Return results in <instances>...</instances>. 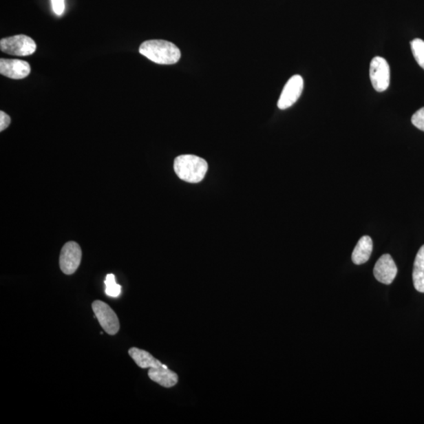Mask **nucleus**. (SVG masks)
<instances>
[{"label":"nucleus","mask_w":424,"mask_h":424,"mask_svg":"<svg viewBox=\"0 0 424 424\" xmlns=\"http://www.w3.org/2000/svg\"><path fill=\"white\" fill-rule=\"evenodd\" d=\"M139 52L159 65H174L181 59L180 50L174 43L162 40L145 41Z\"/></svg>","instance_id":"1"},{"label":"nucleus","mask_w":424,"mask_h":424,"mask_svg":"<svg viewBox=\"0 0 424 424\" xmlns=\"http://www.w3.org/2000/svg\"><path fill=\"white\" fill-rule=\"evenodd\" d=\"M209 165L205 160L195 155H181L175 160L174 169L182 180L198 183L202 182L207 173Z\"/></svg>","instance_id":"2"},{"label":"nucleus","mask_w":424,"mask_h":424,"mask_svg":"<svg viewBox=\"0 0 424 424\" xmlns=\"http://www.w3.org/2000/svg\"><path fill=\"white\" fill-rule=\"evenodd\" d=\"M0 49L11 55L29 56L36 51V44L30 36L18 35L2 39Z\"/></svg>","instance_id":"3"},{"label":"nucleus","mask_w":424,"mask_h":424,"mask_svg":"<svg viewBox=\"0 0 424 424\" xmlns=\"http://www.w3.org/2000/svg\"><path fill=\"white\" fill-rule=\"evenodd\" d=\"M92 309L97 319L106 333L114 336L120 330V321L115 311L103 301L96 300Z\"/></svg>","instance_id":"4"},{"label":"nucleus","mask_w":424,"mask_h":424,"mask_svg":"<svg viewBox=\"0 0 424 424\" xmlns=\"http://www.w3.org/2000/svg\"><path fill=\"white\" fill-rule=\"evenodd\" d=\"M82 259V250L79 244L74 242L66 243L61 249L59 265L61 271L66 275L74 273L80 266Z\"/></svg>","instance_id":"5"},{"label":"nucleus","mask_w":424,"mask_h":424,"mask_svg":"<svg viewBox=\"0 0 424 424\" xmlns=\"http://www.w3.org/2000/svg\"><path fill=\"white\" fill-rule=\"evenodd\" d=\"M370 80L372 87L378 92L387 90L390 85V66L388 61L381 57L374 58L370 64Z\"/></svg>","instance_id":"6"},{"label":"nucleus","mask_w":424,"mask_h":424,"mask_svg":"<svg viewBox=\"0 0 424 424\" xmlns=\"http://www.w3.org/2000/svg\"><path fill=\"white\" fill-rule=\"evenodd\" d=\"M304 90V79L299 75L290 78L278 100V108L284 110L291 107L298 101Z\"/></svg>","instance_id":"7"},{"label":"nucleus","mask_w":424,"mask_h":424,"mask_svg":"<svg viewBox=\"0 0 424 424\" xmlns=\"http://www.w3.org/2000/svg\"><path fill=\"white\" fill-rule=\"evenodd\" d=\"M31 67L27 61L19 59L0 60V74L13 80L24 79L30 74Z\"/></svg>","instance_id":"8"},{"label":"nucleus","mask_w":424,"mask_h":424,"mask_svg":"<svg viewBox=\"0 0 424 424\" xmlns=\"http://www.w3.org/2000/svg\"><path fill=\"white\" fill-rule=\"evenodd\" d=\"M398 268L394 259L389 254H385L377 262L374 267V276L377 280L384 284H392L396 275H397Z\"/></svg>","instance_id":"9"},{"label":"nucleus","mask_w":424,"mask_h":424,"mask_svg":"<svg viewBox=\"0 0 424 424\" xmlns=\"http://www.w3.org/2000/svg\"><path fill=\"white\" fill-rule=\"evenodd\" d=\"M148 376L151 381L166 388L176 386L178 381L177 374L169 370V368L165 365L151 368L149 370Z\"/></svg>","instance_id":"10"},{"label":"nucleus","mask_w":424,"mask_h":424,"mask_svg":"<svg viewBox=\"0 0 424 424\" xmlns=\"http://www.w3.org/2000/svg\"><path fill=\"white\" fill-rule=\"evenodd\" d=\"M373 248L372 240L369 236L362 237L352 253V261L356 265L364 264L370 259Z\"/></svg>","instance_id":"11"},{"label":"nucleus","mask_w":424,"mask_h":424,"mask_svg":"<svg viewBox=\"0 0 424 424\" xmlns=\"http://www.w3.org/2000/svg\"><path fill=\"white\" fill-rule=\"evenodd\" d=\"M128 354L135 361L136 365L142 369H151V368H157L163 365L151 354L144 350L132 348L128 350Z\"/></svg>","instance_id":"12"},{"label":"nucleus","mask_w":424,"mask_h":424,"mask_svg":"<svg viewBox=\"0 0 424 424\" xmlns=\"http://www.w3.org/2000/svg\"><path fill=\"white\" fill-rule=\"evenodd\" d=\"M412 280L417 291L424 293V245L416 256Z\"/></svg>","instance_id":"13"},{"label":"nucleus","mask_w":424,"mask_h":424,"mask_svg":"<svg viewBox=\"0 0 424 424\" xmlns=\"http://www.w3.org/2000/svg\"><path fill=\"white\" fill-rule=\"evenodd\" d=\"M105 286V293L108 297L114 298L120 297L122 292V287L116 282V278L113 273H109V275L106 276Z\"/></svg>","instance_id":"14"},{"label":"nucleus","mask_w":424,"mask_h":424,"mask_svg":"<svg viewBox=\"0 0 424 424\" xmlns=\"http://www.w3.org/2000/svg\"><path fill=\"white\" fill-rule=\"evenodd\" d=\"M410 45L417 63L424 70V41L421 39H415L410 43Z\"/></svg>","instance_id":"15"},{"label":"nucleus","mask_w":424,"mask_h":424,"mask_svg":"<svg viewBox=\"0 0 424 424\" xmlns=\"http://www.w3.org/2000/svg\"><path fill=\"white\" fill-rule=\"evenodd\" d=\"M412 123L418 129L424 131V107L416 112L412 116Z\"/></svg>","instance_id":"16"},{"label":"nucleus","mask_w":424,"mask_h":424,"mask_svg":"<svg viewBox=\"0 0 424 424\" xmlns=\"http://www.w3.org/2000/svg\"><path fill=\"white\" fill-rule=\"evenodd\" d=\"M54 12L61 16L65 11V0H52Z\"/></svg>","instance_id":"17"},{"label":"nucleus","mask_w":424,"mask_h":424,"mask_svg":"<svg viewBox=\"0 0 424 424\" xmlns=\"http://www.w3.org/2000/svg\"><path fill=\"white\" fill-rule=\"evenodd\" d=\"M10 124V117L3 111L0 112V131H3L9 127Z\"/></svg>","instance_id":"18"}]
</instances>
